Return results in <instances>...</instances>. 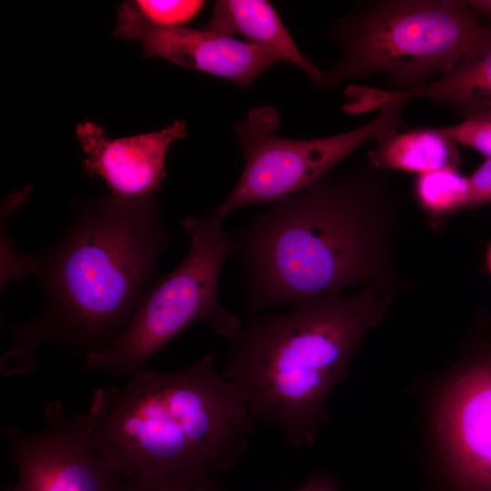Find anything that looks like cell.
<instances>
[{
  "label": "cell",
  "instance_id": "6da1fadb",
  "mask_svg": "<svg viewBox=\"0 0 491 491\" xmlns=\"http://www.w3.org/2000/svg\"><path fill=\"white\" fill-rule=\"evenodd\" d=\"M377 169L333 171L257 215L235 238L250 311L343 294L399 287L393 240L403 207Z\"/></svg>",
  "mask_w": 491,
  "mask_h": 491
},
{
  "label": "cell",
  "instance_id": "7a4b0ae2",
  "mask_svg": "<svg viewBox=\"0 0 491 491\" xmlns=\"http://www.w3.org/2000/svg\"><path fill=\"white\" fill-rule=\"evenodd\" d=\"M173 243L155 196L100 195L77 209L38 259L43 311L12 326L2 354L4 376L26 374L44 343L84 355L106 350L122 333Z\"/></svg>",
  "mask_w": 491,
  "mask_h": 491
},
{
  "label": "cell",
  "instance_id": "3957f363",
  "mask_svg": "<svg viewBox=\"0 0 491 491\" xmlns=\"http://www.w3.org/2000/svg\"><path fill=\"white\" fill-rule=\"evenodd\" d=\"M256 422L207 353L183 369L145 368L124 387L107 388L95 441L124 481H214L244 456Z\"/></svg>",
  "mask_w": 491,
  "mask_h": 491
},
{
  "label": "cell",
  "instance_id": "277c9868",
  "mask_svg": "<svg viewBox=\"0 0 491 491\" xmlns=\"http://www.w3.org/2000/svg\"><path fill=\"white\" fill-rule=\"evenodd\" d=\"M399 287L376 285L254 318L231 340L223 375L253 417L296 447L316 442L326 405Z\"/></svg>",
  "mask_w": 491,
  "mask_h": 491
},
{
  "label": "cell",
  "instance_id": "5b68a950",
  "mask_svg": "<svg viewBox=\"0 0 491 491\" xmlns=\"http://www.w3.org/2000/svg\"><path fill=\"white\" fill-rule=\"evenodd\" d=\"M331 33L341 55L316 85L329 89L385 74L387 91L406 92L453 70L491 36V26L466 1L383 0L366 4Z\"/></svg>",
  "mask_w": 491,
  "mask_h": 491
},
{
  "label": "cell",
  "instance_id": "8992f818",
  "mask_svg": "<svg viewBox=\"0 0 491 491\" xmlns=\"http://www.w3.org/2000/svg\"><path fill=\"white\" fill-rule=\"evenodd\" d=\"M224 219L212 210L206 216L180 222L189 238L185 258L149 284L116 340L106 350L86 356L85 368L125 378L147 368L157 352L195 324L203 323L230 340L241 332L239 318L218 298L221 270L235 251Z\"/></svg>",
  "mask_w": 491,
  "mask_h": 491
},
{
  "label": "cell",
  "instance_id": "52a82bcc",
  "mask_svg": "<svg viewBox=\"0 0 491 491\" xmlns=\"http://www.w3.org/2000/svg\"><path fill=\"white\" fill-rule=\"evenodd\" d=\"M406 100L384 104L364 125L344 133L310 139L278 136L279 117L273 106L255 107L234 125L245 157L242 175L228 196L213 210L225 218L235 210L277 204L309 188L370 141H379L404 125Z\"/></svg>",
  "mask_w": 491,
  "mask_h": 491
},
{
  "label": "cell",
  "instance_id": "ba28073f",
  "mask_svg": "<svg viewBox=\"0 0 491 491\" xmlns=\"http://www.w3.org/2000/svg\"><path fill=\"white\" fill-rule=\"evenodd\" d=\"M106 402L107 389L100 388L85 410L71 416L59 400L50 402L39 431L4 426L1 436L17 479L3 491H118L123 479L95 441Z\"/></svg>",
  "mask_w": 491,
  "mask_h": 491
},
{
  "label": "cell",
  "instance_id": "9c48e42d",
  "mask_svg": "<svg viewBox=\"0 0 491 491\" xmlns=\"http://www.w3.org/2000/svg\"><path fill=\"white\" fill-rule=\"evenodd\" d=\"M477 327L442 413L450 491H491V326Z\"/></svg>",
  "mask_w": 491,
  "mask_h": 491
},
{
  "label": "cell",
  "instance_id": "30bf717a",
  "mask_svg": "<svg viewBox=\"0 0 491 491\" xmlns=\"http://www.w3.org/2000/svg\"><path fill=\"white\" fill-rule=\"evenodd\" d=\"M85 158L83 171L103 179L110 194L125 199L154 197L166 176L171 145L186 135L185 121L134 136L110 138L104 128L84 121L75 128Z\"/></svg>",
  "mask_w": 491,
  "mask_h": 491
},
{
  "label": "cell",
  "instance_id": "8fae6325",
  "mask_svg": "<svg viewBox=\"0 0 491 491\" xmlns=\"http://www.w3.org/2000/svg\"><path fill=\"white\" fill-rule=\"evenodd\" d=\"M138 41L147 56L225 78L246 87L280 60L247 41L184 26L145 31Z\"/></svg>",
  "mask_w": 491,
  "mask_h": 491
},
{
  "label": "cell",
  "instance_id": "7c38bea8",
  "mask_svg": "<svg viewBox=\"0 0 491 491\" xmlns=\"http://www.w3.org/2000/svg\"><path fill=\"white\" fill-rule=\"evenodd\" d=\"M426 98L454 107L464 118L491 115V36L466 54L456 67L422 87L391 92L366 86L362 104L368 110L396 99Z\"/></svg>",
  "mask_w": 491,
  "mask_h": 491
},
{
  "label": "cell",
  "instance_id": "4fadbf2b",
  "mask_svg": "<svg viewBox=\"0 0 491 491\" xmlns=\"http://www.w3.org/2000/svg\"><path fill=\"white\" fill-rule=\"evenodd\" d=\"M230 36L239 34L247 42L291 62L317 83L322 71L299 50L273 5L263 0H220L214 4L210 21L203 27Z\"/></svg>",
  "mask_w": 491,
  "mask_h": 491
},
{
  "label": "cell",
  "instance_id": "5bb4252c",
  "mask_svg": "<svg viewBox=\"0 0 491 491\" xmlns=\"http://www.w3.org/2000/svg\"><path fill=\"white\" fill-rule=\"evenodd\" d=\"M367 160L380 170L392 169L422 175L448 166L458 167L460 155L455 143L430 127L396 132L376 142Z\"/></svg>",
  "mask_w": 491,
  "mask_h": 491
},
{
  "label": "cell",
  "instance_id": "9a60e30c",
  "mask_svg": "<svg viewBox=\"0 0 491 491\" xmlns=\"http://www.w3.org/2000/svg\"><path fill=\"white\" fill-rule=\"evenodd\" d=\"M203 5L204 1L195 0L125 1L118 11L115 35L138 40L148 29L182 26L195 17Z\"/></svg>",
  "mask_w": 491,
  "mask_h": 491
},
{
  "label": "cell",
  "instance_id": "2e32d148",
  "mask_svg": "<svg viewBox=\"0 0 491 491\" xmlns=\"http://www.w3.org/2000/svg\"><path fill=\"white\" fill-rule=\"evenodd\" d=\"M467 186V176L458 167L448 166L417 175L415 197L434 229H442L452 215L463 211Z\"/></svg>",
  "mask_w": 491,
  "mask_h": 491
},
{
  "label": "cell",
  "instance_id": "e0dca14e",
  "mask_svg": "<svg viewBox=\"0 0 491 491\" xmlns=\"http://www.w3.org/2000/svg\"><path fill=\"white\" fill-rule=\"evenodd\" d=\"M430 128L446 140L491 157V115H475L456 125Z\"/></svg>",
  "mask_w": 491,
  "mask_h": 491
},
{
  "label": "cell",
  "instance_id": "ac0fdd59",
  "mask_svg": "<svg viewBox=\"0 0 491 491\" xmlns=\"http://www.w3.org/2000/svg\"><path fill=\"white\" fill-rule=\"evenodd\" d=\"M468 186L463 211L491 203V157L467 177Z\"/></svg>",
  "mask_w": 491,
  "mask_h": 491
},
{
  "label": "cell",
  "instance_id": "d6986e66",
  "mask_svg": "<svg viewBox=\"0 0 491 491\" xmlns=\"http://www.w3.org/2000/svg\"><path fill=\"white\" fill-rule=\"evenodd\" d=\"M118 491H222L214 481H197L171 485H148L123 481Z\"/></svg>",
  "mask_w": 491,
  "mask_h": 491
},
{
  "label": "cell",
  "instance_id": "ffe728a7",
  "mask_svg": "<svg viewBox=\"0 0 491 491\" xmlns=\"http://www.w3.org/2000/svg\"><path fill=\"white\" fill-rule=\"evenodd\" d=\"M293 491H339L335 482L324 473H314L298 488Z\"/></svg>",
  "mask_w": 491,
  "mask_h": 491
},
{
  "label": "cell",
  "instance_id": "44dd1931",
  "mask_svg": "<svg viewBox=\"0 0 491 491\" xmlns=\"http://www.w3.org/2000/svg\"><path fill=\"white\" fill-rule=\"evenodd\" d=\"M466 2L477 15H481L491 20V0H469Z\"/></svg>",
  "mask_w": 491,
  "mask_h": 491
},
{
  "label": "cell",
  "instance_id": "7402d4cb",
  "mask_svg": "<svg viewBox=\"0 0 491 491\" xmlns=\"http://www.w3.org/2000/svg\"><path fill=\"white\" fill-rule=\"evenodd\" d=\"M486 266L491 276V242L488 244L486 251Z\"/></svg>",
  "mask_w": 491,
  "mask_h": 491
}]
</instances>
